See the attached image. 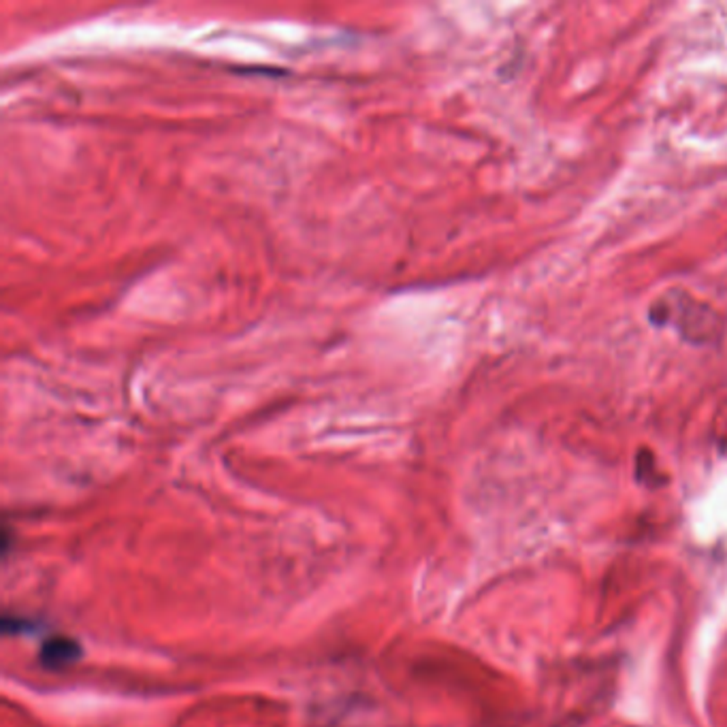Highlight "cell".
Wrapping results in <instances>:
<instances>
[{"instance_id":"cell-1","label":"cell","mask_w":727,"mask_h":727,"mask_svg":"<svg viewBox=\"0 0 727 727\" xmlns=\"http://www.w3.org/2000/svg\"><path fill=\"white\" fill-rule=\"evenodd\" d=\"M653 320L657 325H672L691 343H713L723 331V325L713 309L680 292H674L668 301L653 307Z\"/></svg>"},{"instance_id":"cell-2","label":"cell","mask_w":727,"mask_h":727,"mask_svg":"<svg viewBox=\"0 0 727 727\" xmlns=\"http://www.w3.org/2000/svg\"><path fill=\"white\" fill-rule=\"evenodd\" d=\"M82 657V646L71 638H52L41 646L39 662L48 670H60L79 662Z\"/></svg>"}]
</instances>
